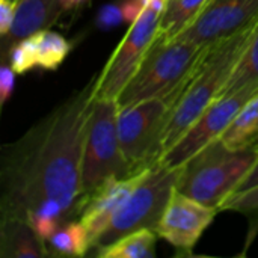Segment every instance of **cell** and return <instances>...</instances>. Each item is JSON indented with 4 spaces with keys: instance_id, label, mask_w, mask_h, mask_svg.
<instances>
[{
    "instance_id": "obj_1",
    "label": "cell",
    "mask_w": 258,
    "mask_h": 258,
    "mask_svg": "<svg viewBox=\"0 0 258 258\" xmlns=\"http://www.w3.org/2000/svg\"><path fill=\"white\" fill-rule=\"evenodd\" d=\"M97 76L5 150L2 218L42 215L65 225L82 213V160Z\"/></svg>"
},
{
    "instance_id": "obj_2",
    "label": "cell",
    "mask_w": 258,
    "mask_h": 258,
    "mask_svg": "<svg viewBox=\"0 0 258 258\" xmlns=\"http://www.w3.org/2000/svg\"><path fill=\"white\" fill-rule=\"evenodd\" d=\"M257 26L258 20H255L209 48L172 107L171 118L162 138V156L183 136L195 119L221 97L231 73L249 45Z\"/></svg>"
},
{
    "instance_id": "obj_3",
    "label": "cell",
    "mask_w": 258,
    "mask_h": 258,
    "mask_svg": "<svg viewBox=\"0 0 258 258\" xmlns=\"http://www.w3.org/2000/svg\"><path fill=\"white\" fill-rule=\"evenodd\" d=\"M212 45L157 36L141 67L118 95V106L125 107L138 101L169 97L183 91Z\"/></svg>"
},
{
    "instance_id": "obj_4",
    "label": "cell",
    "mask_w": 258,
    "mask_h": 258,
    "mask_svg": "<svg viewBox=\"0 0 258 258\" xmlns=\"http://www.w3.org/2000/svg\"><path fill=\"white\" fill-rule=\"evenodd\" d=\"M257 160L258 145L242 151H231L221 141H216L181 168L177 189L219 210L227 198L239 190Z\"/></svg>"
},
{
    "instance_id": "obj_5",
    "label": "cell",
    "mask_w": 258,
    "mask_h": 258,
    "mask_svg": "<svg viewBox=\"0 0 258 258\" xmlns=\"http://www.w3.org/2000/svg\"><path fill=\"white\" fill-rule=\"evenodd\" d=\"M118 110L116 100H94L91 107L82 160L83 203L109 178L135 174L121 151Z\"/></svg>"
},
{
    "instance_id": "obj_6",
    "label": "cell",
    "mask_w": 258,
    "mask_h": 258,
    "mask_svg": "<svg viewBox=\"0 0 258 258\" xmlns=\"http://www.w3.org/2000/svg\"><path fill=\"white\" fill-rule=\"evenodd\" d=\"M183 91L169 97H156L118 110V138L121 151L133 172L156 165L162 156V138L172 107Z\"/></svg>"
},
{
    "instance_id": "obj_7",
    "label": "cell",
    "mask_w": 258,
    "mask_h": 258,
    "mask_svg": "<svg viewBox=\"0 0 258 258\" xmlns=\"http://www.w3.org/2000/svg\"><path fill=\"white\" fill-rule=\"evenodd\" d=\"M180 174L181 168H168L160 162L150 166L92 248H104L136 230H154L177 187Z\"/></svg>"
},
{
    "instance_id": "obj_8",
    "label": "cell",
    "mask_w": 258,
    "mask_h": 258,
    "mask_svg": "<svg viewBox=\"0 0 258 258\" xmlns=\"http://www.w3.org/2000/svg\"><path fill=\"white\" fill-rule=\"evenodd\" d=\"M168 0H151L97 74L94 98L116 100L128 80L141 67L150 47L159 36L162 17Z\"/></svg>"
},
{
    "instance_id": "obj_9",
    "label": "cell",
    "mask_w": 258,
    "mask_h": 258,
    "mask_svg": "<svg viewBox=\"0 0 258 258\" xmlns=\"http://www.w3.org/2000/svg\"><path fill=\"white\" fill-rule=\"evenodd\" d=\"M255 92H258V88H249L216 98L183 133V136L160 157L159 162L168 168H183L194 156L221 139L240 107Z\"/></svg>"
},
{
    "instance_id": "obj_10",
    "label": "cell",
    "mask_w": 258,
    "mask_h": 258,
    "mask_svg": "<svg viewBox=\"0 0 258 258\" xmlns=\"http://www.w3.org/2000/svg\"><path fill=\"white\" fill-rule=\"evenodd\" d=\"M218 212V209L209 207L175 187L154 230L177 251L189 254Z\"/></svg>"
},
{
    "instance_id": "obj_11",
    "label": "cell",
    "mask_w": 258,
    "mask_h": 258,
    "mask_svg": "<svg viewBox=\"0 0 258 258\" xmlns=\"http://www.w3.org/2000/svg\"><path fill=\"white\" fill-rule=\"evenodd\" d=\"M258 20V0H212L177 38L200 45L215 44Z\"/></svg>"
},
{
    "instance_id": "obj_12",
    "label": "cell",
    "mask_w": 258,
    "mask_h": 258,
    "mask_svg": "<svg viewBox=\"0 0 258 258\" xmlns=\"http://www.w3.org/2000/svg\"><path fill=\"white\" fill-rule=\"evenodd\" d=\"M148 168L128 177H112L98 186L83 203L79 221L86 227L91 239V248L101 233L109 227L115 213L124 204L132 190L144 178Z\"/></svg>"
},
{
    "instance_id": "obj_13",
    "label": "cell",
    "mask_w": 258,
    "mask_h": 258,
    "mask_svg": "<svg viewBox=\"0 0 258 258\" xmlns=\"http://www.w3.org/2000/svg\"><path fill=\"white\" fill-rule=\"evenodd\" d=\"M62 12L60 0H18L11 30L3 38L6 48L3 59L15 42L48 29L57 21Z\"/></svg>"
},
{
    "instance_id": "obj_14",
    "label": "cell",
    "mask_w": 258,
    "mask_h": 258,
    "mask_svg": "<svg viewBox=\"0 0 258 258\" xmlns=\"http://www.w3.org/2000/svg\"><path fill=\"white\" fill-rule=\"evenodd\" d=\"M30 224L21 218H2L0 254L2 257L39 258L47 257L50 251Z\"/></svg>"
},
{
    "instance_id": "obj_15",
    "label": "cell",
    "mask_w": 258,
    "mask_h": 258,
    "mask_svg": "<svg viewBox=\"0 0 258 258\" xmlns=\"http://www.w3.org/2000/svg\"><path fill=\"white\" fill-rule=\"evenodd\" d=\"M219 141L231 151H242L258 145V92L240 107Z\"/></svg>"
},
{
    "instance_id": "obj_16",
    "label": "cell",
    "mask_w": 258,
    "mask_h": 258,
    "mask_svg": "<svg viewBox=\"0 0 258 258\" xmlns=\"http://www.w3.org/2000/svg\"><path fill=\"white\" fill-rule=\"evenodd\" d=\"M157 237L159 234L153 228L136 230L97 249V255L100 258H154Z\"/></svg>"
},
{
    "instance_id": "obj_17",
    "label": "cell",
    "mask_w": 258,
    "mask_h": 258,
    "mask_svg": "<svg viewBox=\"0 0 258 258\" xmlns=\"http://www.w3.org/2000/svg\"><path fill=\"white\" fill-rule=\"evenodd\" d=\"M212 0H168L162 17L159 36L174 39L186 30Z\"/></svg>"
},
{
    "instance_id": "obj_18",
    "label": "cell",
    "mask_w": 258,
    "mask_h": 258,
    "mask_svg": "<svg viewBox=\"0 0 258 258\" xmlns=\"http://www.w3.org/2000/svg\"><path fill=\"white\" fill-rule=\"evenodd\" d=\"M249 88H258V26L249 45L246 47L227 85L224 86L221 97L231 95Z\"/></svg>"
},
{
    "instance_id": "obj_19",
    "label": "cell",
    "mask_w": 258,
    "mask_h": 258,
    "mask_svg": "<svg viewBox=\"0 0 258 258\" xmlns=\"http://www.w3.org/2000/svg\"><path fill=\"white\" fill-rule=\"evenodd\" d=\"M47 245L57 255L83 257L91 249V239L86 227L80 221H71L62 225L47 240Z\"/></svg>"
},
{
    "instance_id": "obj_20",
    "label": "cell",
    "mask_w": 258,
    "mask_h": 258,
    "mask_svg": "<svg viewBox=\"0 0 258 258\" xmlns=\"http://www.w3.org/2000/svg\"><path fill=\"white\" fill-rule=\"evenodd\" d=\"M36 45L38 67L44 70H56L68 56L71 44L59 33L48 29L32 35Z\"/></svg>"
},
{
    "instance_id": "obj_21",
    "label": "cell",
    "mask_w": 258,
    "mask_h": 258,
    "mask_svg": "<svg viewBox=\"0 0 258 258\" xmlns=\"http://www.w3.org/2000/svg\"><path fill=\"white\" fill-rule=\"evenodd\" d=\"M6 59V57H5ZM8 63L17 74H23L30 71L32 68L38 67V56H36V45L33 36L24 38L15 42L8 51Z\"/></svg>"
},
{
    "instance_id": "obj_22",
    "label": "cell",
    "mask_w": 258,
    "mask_h": 258,
    "mask_svg": "<svg viewBox=\"0 0 258 258\" xmlns=\"http://www.w3.org/2000/svg\"><path fill=\"white\" fill-rule=\"evenodd\" d=\"M221 210H233V212H243V213L258 212V184L246 190L234 192L221 206L219 212Z\"/></svg>"
},
{
    "instance_id": "obj_23",
    "label": "cell",
    "mask_w": 258,
    "mask_h": 258,
    "mask_svg": "<svg viewBox=\"0 0 258 258\" xmlns=\"http://www.w3.org/2000/svg\"><path fill=\"white\" fill-rule=\"evenodd\" d=\"M121 23H124L121 3L103 5L97 14V18H95V24L101 30H112L113 27L119 26Z\"/></svg>"
},
{
    "instance_id": "obj_24",
    "label": "cell",
    "mask_w": 258,
    "mask_h": 258,
    "mask_svg": "<svg viewBox=\"0 0 258 258\" xmlns=\"http://www.w3.org/2000/svg\"><path fill=\"white\" fill-rule=\"evenodd\" d=\"M15 74L17 73L12 70V67L3 60L2 68H0V103H2V106L9 100V97L14 92Z\"/></svg>"
},
{
    "instance_id": "obj_25",
    "label": "cell",
    "mask_w": 258,
    "mask_h": 258,
    "mask_svg": "<svg viewBox=\"0 0 258 258\" xmlns=\"http://www.w3.org/2000/svg\"><path fill=\"white\" fill-rule=\"evenodd\" d=\"M15 8H17V3L11 0H0V33L3 38L11 30L14 15H15Z\"/></svg>"
},
{
    "instance_id": "obj_26",
    "label": "cell",
    "mask_w": 258,
    "mask_h": 258,
    "mask_svg": "<svg viewBox=\"0 0 258 258\" xmlns=\"http://www.w3.org/2000/svg\"><path fill=\"white\" fill-rule=\"evenodd\" d=\"M121 8H122V15H124V23L130 26L139 18L145 6L141 0H122Z\"/></svg>"
},
{
    "instance_id": "obj_27",
    "label": "cell",
    "mask_w": 258,
    "mask_h": 258,
    "mask_svg": "<svg viewBox=\"0 0 258 258\" xmlns=\"http://www.w3.org/2000/svg\"><path fill=\"white\" fill-rule=\"evenodd\" d=\"M255 184H258V160L257 163L254 165V168L251 169V172L248 174V177L243 180V183L240 184V187H239V190L237 192H240V190H246V189H251V187H254Z\"/></svg>"
},
{
    "instance_id": "obj_28",
    "label": "cell",
    "mask_w": 258,
    "mask_h": 258,
    "mask_svg": "<svg viewBox=\"0 0 258 258\" xmlns=\"http://www.w3.org/2000/svg\"><path fill=\"white\" fill-rule=\"evenodd\" d=\"M62 3V8L63 11H73V9H77L80 6H86L89 3V0H60Z\"/></svg>"
},
{
    "instance_id": "obj_29",
    "label": "cell",
    "mask_w": 258,
    "mask_h": 258,
    "mask_svg": "<svg viewBox=\"0 0 258 258\" xmlns=\"http://www.w3.org/2000/svg\"><path fill=\"white\" fill-rule=\"evenodd\" d=\"M141 2H142V3H144V6H148V5H150V2H151V0H141Z\"/></svg>"
},
{
    "instance_id": "obj_30",
    "label": "cell",
    "mask_w": 258,
    "mask_h": 258,
    "mask_svg": "<svg viewBox=\"0 0 258 258\" xmlns=\"http://www.w3.org/2000/svg\"><path fill=\"white\" fill-rule=\"evenodd\" d=\"M11 2H14V3H17V2H18V0H11Z\"/></svg>"
}]
</instances>
